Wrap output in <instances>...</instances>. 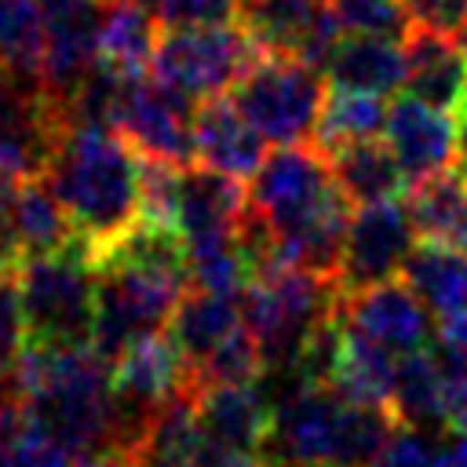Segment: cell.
Segmentation results:
<instances>
[{
  "label": "cell",
  "instance_id": "1",
  "mask_svg": "<svg viewBox=\"0 0 467 467\" xmlns=\"http://www.w3.org/2000/svg\"><path fill=\"white\" fill-rule=\"evenodd\" d=\"M95 259V332L91 347L117 358L139 336L161 332L190 292V255L175 226L139 219Z\"/></svg>",
  "mask_w": 467,
  "mask_h": 467
},
{
  "label": "cell",
  "instance_id": "2",
  "mask_svg": "<svg viewBox=\"0 0 467 467\" xmlns=\"http://www.w3.org/2000/svg\"><path fill=\"white\" fill-rule=\"evenodd\" d=\"M394 427L398 416L383 405H358L325 383L288 376L259 460L263 467H368Z\"/></svg>",
  "mask_w": 467,
  "mask_h": 467
},
{
  "label": "cell",
  "instance_id": "3",
  "mask_svg": "<svg viewBox=\"0 0 467 467\" xmlns=\"http://www.w3.org/2000/svg\"><path fill=\"white\" fill-rule=\"evenodd\" d=\"M91 255L139 223L142 157L113 128H69L44 171Z\"/></svg>",
  "mask_w": 467,
  "mask_h": 467
},
{
  "label": "cell",
  "instance_id": "4",
  "mask_svg": "<svg viewBox=\"0 0 467 467\" xmlns=\"http://www.w3.org/2000/svg\"><path fill=\"white\" fill-rule=\"evenodd\" d=\"M339 285L332 274L306 266H266L241 292V314L259 343L266 372L285 376L296 368L306 339L336 314Z\"/></svg>",
  "mask_w": 467,
  "mask_h": 467
},
{
  "label": "cell",
  "instance_id": "5",
  "mask_svg": "<svg viewBox=\"0 0 467 467\" xmlns=\"http://www.w3.org/2000/svg\"><path fill=\"white\" fill-rule=\"evenodd\" d=\"M26 343L91 347L95 332V259L77 237L58 252L18 263Z\"/></svg>",
  "mask_w": 467,
  "mask_h": 467
},
{
  "label": "cell",
  "instance_id": "6",
  "mask_svg": "<svg viewBox=\"0 0 467 467\" xmlns=\"http://www.w3.org/2000/svg\"><path fill=\"white\" fill-rule=\"evenodd\" d=\"M230 91H234L230 95L234 106L270 146L306 142L314 135L321 102L328 95L321 69H314L296 55H270V51H259Z\"/></svg>",
  "mask_w": 467,
  "mask_h": 467
},
{
  "label": "cell",
  "instance_id": "7",
  "mask_svg": "<svg viewBox=\"0 0 467 467\" xmlns=\"http://www.w3.org/2000/svg\"><path fill=\"white\" fill-rule=\"evenodd\" d=\"M259 55L244 26H197V29H161L150 73L182 91L186 99H215L237 84V77Z\"/></svg>",
  "mask_w": 467,
  "mask_h": 467
},
{
  "label": "cell",
  "instance_id": "8",
  "mask_svg": "<svg viewBox=\"0 0 467 467\" xmlns=\"http://www.w3.org/2000/svg\"><path fill=\"white\" fill-rule=\"evenodd\" d=\"M339 193L328 157L314 142L277 146L252 175L248 201L266 230H288Z\"/></svg>",
  "mask_w": 467,
  "mask_h": 467
},
{
  "label": "cell",
  "instance_id": "9",
  "mask_svg": "<svg viewBox=\"0 0 467 467\" xmlns=\"http://www.w3.org/2000/svg\"><path fill=\"white\" fill-rule=\"evenodd\" d=\"M193 109L197 102L161 84L153 73L135 77L117 106L113 131L146 161L186 168L193 161Z\"/></svg>",
  "mask_w": 467,
  "mask_h": 467
},
{
  "label": "cell",
  "instance_id": "10",
  "mask_svg": "<svg viewBox=\"0 0 467 467\" xmlns=\"http://www.w3.org/2000/svg\"><path fill=\"white\" fill-rule=\"evenodd\" d=\"M416 241L420 237L409 219V208L398 197L358 204V212H350L339 263H336L339 292H358V288L401 277Z\"/></svg>",
  "mask_w": 467,
  "mask_h": 467
},
{
  "label": "cell",
  "instance_id": "11",
  "mask_svg": "<svg viewBox=\"0 0 467 467\" xmlns=\"http://www.w3.org/2000/svg\"><path fill=\"white\" fill-rule=\"evenodd\" d=\"M109 376L120 416L135 438H142L146 423L161 405H168L179 394H190V365L168 328L128 343L109 361Z\"/></svg>",
  "mask_w": 467,
  "mask_h": 467
},
{
  "label": "cell",
  "instance_id": "12",
  "mask_svg": "<svg viewBox=\"0 0 467 467\" xmlns=\"http://www.w3.org/2000/svg\"><path fill=\"white\" fill-rule=\"evenodd\" d=\"M237 26H244L259 51L296 55L321 73L343 40V26L328 0H241Z\"/></svg>",
  "mask_w": 467,
  "mask_h": 467
},
{
  "label": "cell",
  "instance_id": "13",
  "mask_svg": "<svg viewBox=\"0 0 467 467\" xmlns=\"http://www.w3.org/2000/svg\"><path fill=\"white\" fill-rule=\"evenodd\" d=\"M40 11H44V91L62 106L99 58L106 0H40Z\"/></svg>",
  "mask_w": 467,
  "mask_h": 467
},
{
  "label": "cell",
  "instance_id": "14",
  "mask_svg": "<svg viewBox=\"0 0 467 467\" xmlns=\"http://www.w3.org/2000/svg\"><path fill=\"white\" fill-rule=\"evenodd\" d=\"M339 314L394 354L423 350L434 339V314L409 288L405 277H390L358 292H339Z\"/></svg>",
  "mask_w": 467,
  "mask_h": 467
},
{
  "label": "cell",
  "instance_id": "15",
  "mask_svg": "<svg viewBox=\"0 0 467 467\" xmlns=\"http://www.w3.org/2000/svg\"><path fill=\"white\" fill-rule=\"evenodd\" d=\"M383 139L398 157L409 182L438 175L460 161V124L449 109H438L416 95L398 99L387 109Z\"/></svg>",
  "mask_w": 467,
  "mask_h": 467
},
{
  "label": "cell",
  "instance_id": "16",
  "mask_svg": "<svg viewBox=\"0 0 467 467\" xmlns=\"http://www.w3.org/2000/svg\"><path fill=\"white\" fill-rule=\"evenodd\" d=\"M197 423L226 449L259 456L274 420V398L255 383H212L193 394Z\"/></svg>",
  "mask_w": 467,
  "mask_h": 467
},
{
  "label": "cell",
  "instance_id": "17",
  "mask_svg": "<svg viewBox=\"0 0 467 467\" xmlns=\"http://www.w3.org/2000/svg\"><path fill=\"white\" fill-rule=\"evenodd\" d=\"M248 212V190L237 175H226L208 164L179 168V215L175 230L182 241H204L241 230Z\"/></svg>",
  "mask_w": 467,
  "mask_h": 467
},
{
  "label": "cell",
  "instance_id": "18",
  "mask_svg": "<svg viewBox=\"0 0 467 467\" xmlns=\"http://www.w3.org/2000/svg\"><path fill=\"white\" fill-rule=\"evenodd\" d=\"M405 47V88L409 95L460 113L467 106V51L452 33L412 26L401 40Z\"/></svg>",
  "mask_w": 467,
  "mask_h": 467
},
{
  "label": "cell",
  "instance_id": "19",
  "mask_svg": "<svg viewBox=\"0 0 467 467\" xmlns=\"http://www.w3.org/2000/svg\"><path fill=\"white\" fill-rule=\"evenodd\" d=\"M266 139L248 124L234 99H201L193 109V157L237 179H252L263 164Z\"/></svg>",
  "mask_w": 467,
  "mask_h": 467
},
{
  "label": "cell",
  "instance_id": "20",
  "mask_svg": "<svg viewBox=\"0 0 467 467\" xmlns=\"http://www.w3.org/2000/svg\"><path fill=\"white\" fill-rule=\"evenodd\" d=\"M394 376H398V354L361 328H354L339 314V336L332 347V361L325 372V387L339 390L343 398L358 405H383L390 409L394 398Z\"/></svg>",
  "mask_w": 467,
  "mask_h": 467
},
{
  "label": "cell",
  "instance_id": "21",
  "mask_svg": "<svg viewBox=\"0 0 467 467\" xmlns=\"http://www.w3.org/2000/svg\"><path fill=\"white\" fill-rule=\"evenodd\" d=\"M4 226L11 234V244H15L18 263L22 259H33V255L58 252L69 241H77L73 223H69L58 193L51 190V182L44 175H29V179H18L15 182V193H11V204H7Z\"/></svg>",
  "mask_w": 467,
  "mask_h": 467
},
{
  "label": "cell",
  "instance_id": "22",
  "mask_svg": "<svg viewBox=\"0 0 467 467\" xmlns=\"http://www.w3.org/2000/svg\"><path fill=\"white\" fill-rule=\"evenodd\" d=\"M241 325H244L241 296H223V292H208V288H193V285L168 317V332H171L175 347L182 350L190 372L197 365H204Z\"/></svg>",
  "mask_w": 467,
  "mask_h": 467
},
{
  "label": "cell",
  "instance_id": "23",
  "mask_svg": "<svg viewBox=\"0 0 467 467\" xmlns=\"http://www.w3.org/2000/svg\"><path fill=\"white\" fill-rule=\"evenodd\" d=\"M325 77L332 88L390 95L405 84V47L394 36L347 33L328 58Z\"/></svg>",
  "mask_w": 467,
  "mask_h": 467
},
{
  "label": "cell",
  "instance_id": "24",
  "mask_svg": "<svg viewBox=\"0 0 467 467\" xmlns=\"http://www.w3.org/2000/svg\"><path fill=\"white\" fill-rule=\"evenodd\" d=\"M409 219L420 241L467 248V179L463 171H438L420 182H409L405 197Z\"/></svg>",
  "mask_w": 467,
  "mask_h": 467
},
{
  "label": "cell",
  "instance_id": "25",
  "mask_svg": "<svg viewBox=\"0 0 467 467\" xmlns=\"http://www.w3.org/2000/svg\"><path fill=\"white\" fill-rule=\"evenodd\" d=\"M328 164H332L336 186L347 193V201L354 208L372 204V201H390V197L409 190V179H405L398 157L379 139L347 142V146L328 153Z\"/></svg>",
  "mask_w": 467,
  "mask_h": 467
},
{
  "label": "cell",
  "instance_id": "26",
  "mask_svg": "<svg viewBox=\"0 0 467 467\" xmlns=\"http://www.w3.org/2000/svg\"><path fill=\"white\" fill-rule=\"evenodd\" d=\"M401 277L431 306L434 317L467 310V248L420 241L409 252Z\"/></svg>",
  "mask_w": 467,
  "mask_h": 467
},
{
  "label": "cell",
  "instance_id": "27",
  "mask_svg": "<svg viewBox=\"0 0 467 467\" xmlns=\"http://www.w3.org/2000/svg\"><path fill=\"white\" fill-rule=\"evenodd\" d=\"M157 36H161V22L146 0H106L99 58H106L128 77H142L150 73Z\"/></svg>",
  "mask_w": 467,
  "mask_h": 467
},
{
  "label": "cell",
  "instance_id": "28",
  "mask_svg": "<svg viewBox=\"0 0 467 467\" xmlns=\"http://www.w3.org/2000/svg\"><path fill=\"white\" fill-rule=\"evenodd\" d=\"M390 412L398 416V423L416 427V431H445V379H441V365L434 354L423 350H409L398 354V376H394V398H390Z\"/></svg>",
  "mask_w": 467,
  "mask_h": 467
},
{
  "label": "cell",
  "instance_id": "29",
  "mask_svg": "<svg viewBox=\"0 0 467 467\" xmlns=\"http://www.w3.org/2000/svg\"><path fill=\"white\" fill-rule=\"evenodd\" d=\"M387 124V102L383 95H368V91H350V88H332L321 102L317 124L310 142L328 157L332 150L347 146V142H361V139H379Z\"/></svg>",
  "mask_w": 467,
  "mask_h": 467
},
{
  "label": "cell",
  "instance_id": "30",
  "mask_svg": "<svg viewBox=\"0 0 467 467\" xmlns=\"http://www.w3.org/2000/svg\"><path fill=\"white\" fill-rule=\"evenodd\" d=\"M0 69L44 84V11L40 0H0Z\"/></svg>",
  "mask_w": 467,
  "mask_h": 467
},
{
  "label": "cell",
  "instance_id": "31",
  "mask_svg": "<svg viewBox=\"0 0 467 467\" xmlns=\"http://www.w3.org/2000/svg\"><path fill=\"white\" fill-rule=\"evenodd\" d=\"M328 7L339 18L343 33H372V36L405 40V33L412 29L405 0H328Z\"/></svg>",
  "mask_w": 467,
  "mask_h": 467
},
{
  "label": "cell",
  "instance_id": "32",
  "mask_svg": "<svg viewBox=\"0 0 467 467\" xmlns=\"http://www.w3.org/2000/svg\"><path fill=\"white\" fill-rule=\"evenodd\" d=\"M161 29L234 26L241 22V0H150Z\"/></svg>",
  "mask_w": 467,
  "mask_h": 467
},
{
  "label": "cell",
  "instance_id": "33",
  "mask_svg": "<svg viewBox=\"0 0 467 467\" xmlns=\"http://www.w3.org/2000/svg\"><path fill=\"white\" fill-rule=\"evenodd\" d=\"M22 347H26V314H22L18 266H0V372L4 376L18 365Z\"/></svg>",
  "mask_w": 467,
  "mask_h": 467
},
{
  "label": "cell",
  "instance_id": "34",
  "mask_svg": "<svg viewBox=\"0 0 467 467\" xmlns=\"http://www.w3.org/2000/svg\"><path fill=\"white\" fill-rule=\"evenodd\" d=\"M438 365L445 379V420L449 431L467 434V343L438 339Z\"/></svg>",
  "mask_w": 467,
  "mask_h": 467
},
{
  "label": "cell",
  "instance_id": "35",
  "mask_svg": "<svg viewBox=\"0 0 467 467\" xmlns=\"http://www.w3.org/2000/svg\"><path fill=\"white\" fill-rule=\"evenodd\" d=\"M431 456H434L431 434L398 423L394 434L387 438V445L376 452V460L368 467H431Z\"/></svg>",
  "mask_w": 467,
  "mask_h": 467
},
{
  "label": "cell",
  "instance_id": "36",
  "mask_svg": "<svg viewBox=\"0 0 467 467\" xmlns=\"http://www.w3.org/2000/svg\"><path fill=\"white\" fill-rule=\"evenodd\" d=\"M405 11L412 26L438 33H456L467 22V0H405Z\"/></svg>",
  "mask_w": 467,
  "mask_h": 467
},
{
  "label": "cell",
  "instance_id": "37",
  "mask_svg": "<svg viewBox=\"0 0 467 467\" xmlns=\"http://www.w3.org/2000/svg\"><path fill=\"white\" fill-rule=\"evenodd\" d=\"M431 467H467V434L452 431L449 438H441V441L434 445Z\"/></svg>",
  "mask_w": 467,
  "mask_h": 467
},
{
  "label": "cell",
  "instance_id": "38",
  "mask_svg": "<svg viewBox=\"0 0 467 467\" xmlns=\"http://www.w3.org/2000/svg\"><path fill=\"white\" fill-rule=\"evenodd\" d=\"M11 193H15V179L0 168V223L7 219V204H11Z\"/></svg>",
  "mask_w": 467,
  "mask_h": 467
},
{
  "label": "cell",
  "instance_id": "39",
  "mask_svg": "<svg viewBox=\"0 0 467 467\" xmlns=\"http://www.w3.org/2000/svg\"><path fill=\"white\" fill-rule=\"evenodd\" d=\"M460 171L467 175V106L460 109Z\"/></svg>",
  "mask_w": 467,
  "mask_h": 467
},
{
  "label": "cell",
  "instance_id": "40",
  "mask_svg": "<svg viewBox=\"0 0 467 467\" xmlns=\"http://www.w3.org/2000/svg\"><path fill=\"white\" fill-rule=\"evenodd\" d=\"M15 398H18L15 383H7V379H4V372H0V412H4V409H7V405H11Z\"/></svg>",
  "mask_w": 467,
  "mask_h": 467
},
{
  "label": "cell",
  "instance_id": "41",
  "mask_svg": "<svg viewBox=\"0 0 467 467\" xmlns=\"http://www.w3.org/2000/svg\"><path fill=\"white\" fill-rule=\"evenodd\" d=\"M452 36H456V40H460V47H463V51H467V22H463V26H460V29H456V33H452Z\"/></svg>",
  "mask_w": 467,
  "mask_h": 467
},
{
  "label": "cell",
  "instance_id": "42",
  "mask_svg": "<svg viewBox=\"0 0 467 467\" xmlns=\"http://www.w3.org/2000/svg\"><path fill=\"white\" fill-rule=\"evenodd\" d=\"M146 4H150V0H146Z\"/></svg>",
  "mask_w": 467,
  "mask_h": 467
}]
</instances>
